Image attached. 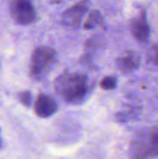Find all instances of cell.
<instances>
[{"instance_id":"obj_12","label":"cell","mask_w":158,"mask_h":159,"mask_svg":"<svg viewBox=\"0 0 158 159\" xmlns=\"http://www.w3.org/2000/svg\"><path fill=\"white\" fill-rule=\"evenodd\" d=\"M19 98L20 101L22 104H24L25 106H29L31 104V101H32V96L31 93L29 91H22L19 94Z\"/></svg>"},{"instance_id":"obj_1","label":"cell","mask_w":158,"mask_h":159,"mask_svg":"<svg viewBox=\"0 0 158 159\" xmlns=\"http://www.w3.org/2000/svg\"><path fill=\"white\" fill-rule=\"evenodd\" d=\"M57 94L69 103L83 102L89 90L87 75L78 73H64L58 76L54 85Z\"/></svg>"},{"instance_id":"obj_4","label":"cell","mask_w":158,"mask_h":159,"mask_svg":"<svg viewBox=\"0 0 158 159\" xmlns=\"http://www.w3.org/2000/svg\"><path fill=\"white\" fill-rule=\"evenodd\" d=\"M10 9L15 20L20 24H29L35 20L36 13L31 0H12Z\"/></svg>"},{"instance_id":"obj_5","label":"cell","mask_w":158,"mask_h":159,"mask_svg":"<svg viewBox=\"0 0 158 159\" xmlns=\"http://www.w3.org/2000/svg\"><path fill=\"white\" fill-rule=\"evenodd\" d=\"M88 8V1H81L72 7L66 9L61 17V23L66 26L77 27L79 26L81 20Z\"/></svg>"},{"instance_id":"obj_2","label":"cell","mask_w":158,"mask_h":159,"mask_svg":"<svg viewBox=\"0 0 158 159\" xmlns=\"http://www.w3.org/2000/svg\"><path fill=\"white\" fill-rule=\"evenodd\" d=\"M56 61V51L47 47L36 48L31 58L30 72L34 79H40L47 75Z\"/></svg>"},{"instance_id":"obj_11","label":"cell","mask_w":158,"mask_h":159,"mask_svg":"<svg viewBox=\"0 0 158 159\" xmlns=\"http://www.w3.org/2000/svg\"><path fill=\"white\" fill-rule=\"evenodd\" d=\"M148 59L152 63L158 65V45H155L154 47H152L148 53Z\"/></svg>"},{"instance_id":"obj_10","label":"cell","mask_w":158,"mask_h":159,"mask_svg":"<svg viewBox=\"0 0 158 159\" xmlns=\"http://www.w3.org/2000/svg\"><path fill=\"white\" fill-rule=\"evenodd\" d=\"M116 84H117V80L114 76H105L100 82L101 88L106 90H112L115 89Z\"/></svg>"},{"instance_id":"obj_9","label":"cell","mask_w":158,"mask_h":159,"mask_svg":"<svg viewBox=\"0 0 158 159\" xmlns=\"http://www.w3.org/2000/svg\"><path fill=\"white\" fill-rule=\"evenodd\" d=\"M102 21V13L99 10L94 9V10H92L89 13L88 17L87 18V20H85V22L83 24V27L86 30H90V29L95 28Z\"/></svg>"},{"instance_id":"obj_3","label":"cell","mask_w":158,"mask_h":159,"mask_svg":"<svg viewBox=\"0 0 158 159\" xmlns=\"http://www.w3.org/2000/svg\"><path fill=\"white\" fill-rule=\"evenodd\" d=\"M133 153L140 158L158 156V129H151L139 136L133 144Z\"/></svg>"},{"instance_id":"obj_6","label":"cell","mask_w":158,"mask_h":159,"mask_svg":"<svg viewBox=\"0 0 158 159\" xmlns=\"http://www.w3.org/2000/svg\"><path fill=\"white\" fill-rule=\"evenodd\" d=\"M130 31L138 42L145 43L148 40L150 35V27L144 10H142L138 16L132 19L130 21Z\"/></svg>"},{"instance_id":"obj_8","label":"cell","mask_w":158,"mask_h":159,"mask_svg":"<svg viewBox=\"0 0 158 159\" xmlns=\"http://www.w3.org/2000/svg\"><path fill=\"white\" fill-rule=\"evenodd\" d=\"M140 56L133 51H127L125 54L118 57L116 63L120 70L126 73L136 70L140 65Z\"/></svg>"},{"instance_id":"obj_7","label":"cell","mask_w":158,"mask_h":159,"mask_svg":"<svg viewBox=\"0 0 158 159\" xmlns=\"http://www.w3.org/2000/svg\"><path fill=\"white\" fill-rule=\"evenodd\" d=\"M58 105L55 100L46 94H39L34 102V111L39 117L46 118L57 111Z\"/></svg>"},{"instance_id":"obj_13","label":"cell","mask_w":158,"mask_h":159,"mask_svg":"<svg viewBox=\"0 0 158 159\" xmlns=\"http://www.w3.org/2000/svg\"><path fill=\"white\" fill-rule=\"evenodd\" d=\"M2 147V140H1V138H0V148Z\"/></svg>"}]
</instances>
